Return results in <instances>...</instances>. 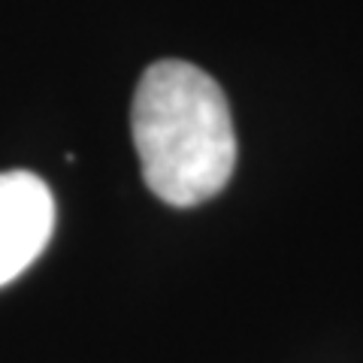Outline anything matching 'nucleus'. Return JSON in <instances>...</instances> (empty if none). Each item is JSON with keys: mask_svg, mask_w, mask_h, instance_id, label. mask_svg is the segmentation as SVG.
Instances as JSON below:
<instances>
[{"mask_svg": "<svg viewBox=\"0 0 363 363\" xmlns=\"http://www.w3.org/2000/svg\"><path fill=\"white\" fill-rule=\"evenodd\" d=\"M130 128L143 179L169 206H197L230 182L236 133L218 82L185 61H157L133 94Z\"/></svg>", "mask_w": 363, "mask_h": 363, "instance_id": "f257e3e1", "label": "nucleus"}, {"mask_svg": "<svg viewBox=\"0 0 363 363\" xmlns=\"http://www.w3.org/2000/svg\"><path fill=\"white\" fill-rule=\"evenodd\" d=\"M52 230L55 197L49 185L28 169L0 173V288L43 255Z\"/></svg>", "mask_w": 363, "mask_h": 363, "instance_id": "f03ea898", "label": "nucleus"}]
</instances>
